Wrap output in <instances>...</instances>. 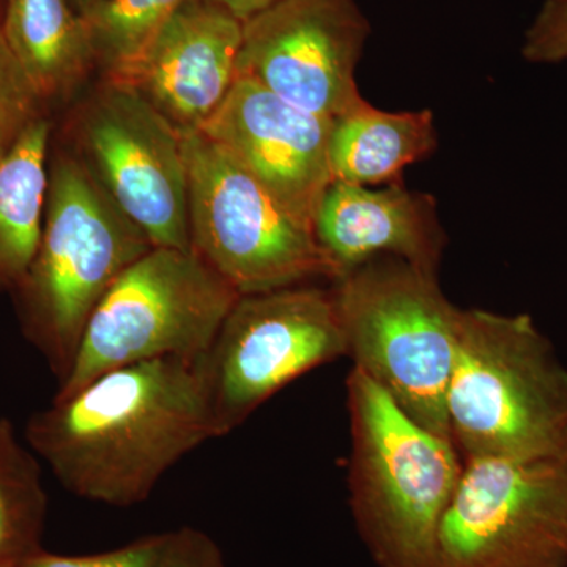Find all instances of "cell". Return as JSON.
<instances>
[{
  "label": "cell",
  "instance_id": "cell-1",
  "mask_svg": "<svg viewBox=\"0 0 567 567\" xmlns=\"http://www.w3.org/2000/svg\"><path fill=\"white\" fill-rule=\"evenodd\" d=\"M219 439L205 357L112 369L25 425V440L70 494L115 507L145 502L163 476Z\"/></svg>",
  "mask_w": 567,
  "mask_h": 567
},
{
  "label": "cell",
  "instance_id": "cell-2",
  "mask_svg": "<svg viewBox=\"0 0 567 567\" xmlns=\"http://www.w3.org/2000/svg\"><path fill=\"white\" fill-rule=\"evenodd\" d=\"M54 151L39 249L11 293L22 333L62 383L93 309L115 279L155 246L112 203L76 153Z\"/></svg>",
  "mask_w": 567,
  "mask_h": 567
},
{
  "label": "cell",
  "instance_id": "cell-3",
  "mask_svg": "<svg viewBox=\"0 0 567 567\" xmlns=\"http://www.w3.org/2000/svg\"><path fill=\"white\" fill-rule=\"evenodd\" d=\"M347 409L350 507L365 548L379 567H436L440 528L464 458L354 368Z\"/></svg>",
  "mask_w": 567,
  "mask_h": 567
},
{
  "label": "cell",
  "instance_id": "cell-4",
  "mask_svg": "<svg viewBox=\"0 0 567 567\" xmlns=\"http://www.w3.org/2000/svg\"><path fill=\"white\" fill-rule=\"evenodd\" d=\"M445 406L462 458L567 450V368L532 316L464 309Z\"/></svg>",
  "mask_w": 567,
  "mask_h": 567
},
{
  "label": "cell",
  "instance_id": "cell-5",
  "mask_svg": "<svg viewBox=\"0 0 567 567\" xmlns=\"http://www.w3.org/2000/svg\"><path fill=\"white\" fill-rule=\"evenodd\" d=\"M333 292L353 368L450 439L445 401L464 309L447 300L436 274L375 257L334 281Z\"/></svg>",
  "mask_w": 567,
  "mask_h": 567
},
{
  "label": "cell",
  "instance_id": "cell-6",
  "mask_svg": "<svg viewBox=\"0 0 567 567\" xmlns=\"http://www.w3.org/2000/svg\"><path fill=\"white\" fill-rule=\"evenodd\" d=\"M240 297L193 249L152 248L93 309L54 399L123 365L162 358L200 360Z\"/></svg>",
  "mask_w": 567,
  "mask_h": 567
},
{
  "label": "cell",
  "instance_id": "cell-7",
  "mask_svg": "<svg viewBox=\"0 0 567 567\" xmlns=\"http://www.w3.org/2000/svg\"><path fill=\"white\" fill-rule=\"evenodd\" d=\"M192 249L240 295L334 281L315 224L295 215L221 145L183 132Z\"/></svg>",
  "mask_w": 567,
  "mask_h": 567
},
{
  "label": "cell",
  "instance_id": "cell-8",
  "mask_svg": "<svg viewBox=\"0 0 567 567\" xmlns=\"http://www.w3.org/2000/svg\"><path fill=\"white\" fill-rule=\"evenodd\" d=\"M347 357L333 289L303 286L241 295L205 354L218 436L301 375Z\"/></svg>",
  "mask_w": 567,
  "mask_h": 567
},
{
  "label": "cell",
  "instance_id": "cell-9",
  "mask_svg": "<svg viewBox=\"0 0 567 567\" xmlns=\"http://www.w3.org/2000/svg\"><path fill=\"white\" fill-rule=\"evenodd\" d=\"M436 567H567V450L464 458Z\"/></svg>",
  "mask_w": 567,
  "mask_h": 567
},
{
  "label": "cell",
  "instance_id": "cell-10",
  "mask_svg": "<svg viewBox=\"0 0 567 567\" xmlns=\"http://www.w3.org/2000/svg\"><path fill=\"white\" fill-rule=\"evenodd\" d=\"M74 153L155 248L192 249L181 130L123 82L104 78L70 123Z\"/></svg>",
  "mask_w": 567,
  "mask_h": 567
},
{
  "label": "cell",
  "instance_id": "cell-11",
  "mask_svg": "<svg viewBox=\"0 0 567 567\" xmlns=\"http://www.w3.org/2000/svg\"><path fill=\"white\" fill-rule=\"evenodd\" d=\"M368 35L354 0H282L244 21L238 74L334 121L363 100L354 74Z\"/></svg>",
  "mask_w": 567,
  "mask_h": 567
},
{
  "label": "cell",
  "instance_id": "cell-12",
  "mask_svg": "<svg viewBox=\"0 0 567 567\" xmlns=\"http://www.w3.org/2000/svg\"><path fill=\"white\" fill-rule=\"evenodd\" d=\"M333 121L287 103L238 76L218 111L200 126L295 215L315 224L333 183L330 141Z\"/></svg>",
  "mask_w": 567,
  "mask_h": 567
},
{
  "label": "cell",
  "instance_id": "cell-13",
  "mask_svg": "<svg viewBox=\"0 0 567 567\" xmlns=\"http://www.w3.org/2000/svg\"><path fill=\"white\" fill-rule=\"evenodd\" d=\"M244 21L205 0H188L133 61L104 78L141 93L181 132L200 130L233 91Z\"/></svg>",
  "mask_w": 567,
  "mask_h": 567
},
{
  "label": "cell",
  "instance_id": "cell-14",
  "mask_svg": "<svg viewBox=\"0 0 567 567\" xmlns=\"http://www.w3.org/2000/svg\"><path fill=\"white\" fill-rule=\"evenodd\" d=\"M315 230L334 281L382 256L436 274L446 241L434 200L402 182L379 189L331 183L317 208Z\"/></svg>",
  "mask_w": 567,
  "mask_h": 567
},
{
  "label": "cell",
  "instance_id": "cell-15",
  "mask_svg": "<svg viewBox=\"0 0 567 567\" xmlns=\"http://www.w3.org/2000/svg\"><path fill=\"white\" fill-rule=\"evenodd\" d=\"M0 32L47 107L99 66L87 24L71 0H6Z\"/></svg>",
  "mask_w": 567,
  "mask_h": 567
},
{
  "label": "cell",
  "instance_id": "cell-16",
  "mask_svg": "<svg viewBox=\"0 0 567 567\" xmlns=\"http://www.w3.org/2000/svg\"><path fill=\"white\" fill-rule=\"evenodd\" d=\"M436 147L431 111L388 112L361 100L333 121L330 164L333 182L372 186L401 182L410 164Z\"/></svg>",
  "mask_w": 567,
  "mask_h": 567
},
{
  "label": "cell",
  "instance_id": "cell-17",
  "mask_svg": "<svg viewBox=\"0 0 567 567\" xmlns=\"http://www.w3.org/2000/svg\"><path fill=\"white\" fill-rule=\"evenodd\" d=\"M52 123L33 122L0 159V290L13 292L39 249L50 182Z\"/></svg>",
  "mask_w": 567,
  "mask_h": 567
},
{
  "label": "cell",
  "instance_id": "cell-18",
  "mask_svg": "<svg viewBox=\"0 0 567 567\" xmlns=\"http://www.w3.org/2000/svg\"><path fill=\"white\" fill-rule=\"evenodd\" d=\"M48 495L35 453L0 417V567H20L41 550Z\"/></svg>",
  "mask_w": 567,
  "mask_h": 567
},
{
  "label": "cell",
  "instance_id": "cell-19",
  "mask_svg": "<svg viewBox=\"0 0 567 567\" xmlns=\"http://www.w3.org/2000/svg\"><path fill=\"white\" fill-rule=\"evenodd\" d=\"M188 0H104L82 14L96 65L110 73L133 61Z\"/></svg>",
  "mask_w": 567,
  "mask_h": 567
},
{
  "label": "cell",
  "instance_id": "cell-20",
  "mask_svg": "<svg viewBox=\"0 0 567 567\" xmlns=\"http://www.w3.org/2000/svg\"><path fill=\"white\" fill-rule=\"evenodd\" d=\"M48 107L0 32V159L9 155Z\"/></svg>",
  "mask_w": 567,
  "mask_h": 567
},
{
  "label": "cell",
  "instance_id": "cell-21",
  "mask_svg": "<svg viewBox=\"0 0 567 567\" xmlns=\"http://www.w3.org/2000/svg\"><path fill=\"white\" fill-rule=\"evenodd\" d=\"M166 540L167 533H159L141 537L128 546L115 550L84 557H65L41 548L24 559L20 567H158Z\"/></svg>",
  "mask_w": 567,
  "mask_h": 567
},
{
  "label": "cell",
  "instance_id": "cell-22",
  "mask_svg": "<svg viewBox=\"0 0 567 567\" xmlns=\"http://www.w3.org/2000/svg\"><path fill=\"white\" fill-rule=\"evenodd\" d=\"M532 63L567 62V0H546L522 44Z\"/></svg>",
  "mask_w": 567,
  "mask_h": 567
},
{
  "label": "cell",
  "instance_id": "cell-23",
  "mask_svg": "<svg viewBox=\"0 0 567 567\" xmlns=\"http://www.w3.org/2000/svg\"><path fill=\"white\" fill-rule=\"evenodd\" d=\"M158 567H226L221 548L207 533L183 527L167 533Z\"/></svg>",
  "mask_w": 567,
  "mask_h": 567
},
{
  "label": "cell",
  "instance_id": "cell-24",
  "mask_svg": "<svg viewBox=\"0 0 567 567\" xmlns=\"http://www.w3.org/2000/svg\"><path fill=\"white\" fill-rule=\"evenodd\" d=\"M205 2L221 7V9L233 13L238 20L246 21L254 17V14L268 9V7L282 2V0H205Z\"/></svg>",
  "mask_w": 567,
  "mask_h": 567
},
{
  "label": "cell",
  "instance_id": "cell-25",
  "mask_svg": "<svg viewBox=\"0 0 567 567\" xmlns=\"http://www.w3.org/2000/svg\"><path fill=\"white\" fill-rule=\"evenodd\" d=\"M104 2V0H71L74 9L80 11L81 14L87 13L89 10H92L93 7L99 6V3Z\"/></svg>",
  "mask_w": 567,
  "mask_h": 567
},
{
  "label": "cell",
  "instance_id": "cell-26",
  "mask_svg": "<svg viewBox=\"0 0 567 567\" xmlns=\"http://www.w3.org/2000/svg\"><path fill=\"white\" fill-rule=\"evenodd\" d=\"M3 3H6V0H0V24H2Z\"/></svg>",
  "mask_w": 567,
  "mask_h": 567
}]
</instances>
